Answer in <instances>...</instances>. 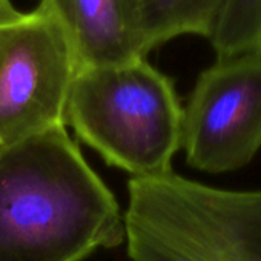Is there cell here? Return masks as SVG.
Masks as SVG:
<instances>
[{"label": "cell", "instance_id": "cell-9", "mask_svg": "<svg viewBox=\"0 0 261 261\" xmlns=\"http://www.w3.org/2000/svg\"><path fill=\"white\" fill-rule=\"evenodd\" d=\"M17 10H14L11 0H0V19L2 17H7L13 13H16Z\"/></svg>", "mask_w": 261, "mask_h": 261}, {"label": "cell", "instance_id": "cell-2", "mask_svg": "<svg viewBox=\"0 0 261 261\" xmlns=\"http://www.w3.org/2000/svg\"><path fill=\"white\" fill-rule=\"evenodd\" d=\"M133 261H261V189L209 186L175 172L127 181Z\"/></svg>", "mask_w": 261, "mask_h": 261}, {"label": "cell", "instance_id": "cell-4", "mask_svg": "<svg viewBox=\"0 0 261 261\" xmlns=\"http://www.w3.org/2000/svg\"><path fill=\"white\" fill-rule=\"evenodd\" d=\"M77 72L69 39L45 4L0 19V148L66 124Z\"/></svg>", "mask_w": 261, "mask_h": 261}, {"label": "cell", "instance_id": "cell-6", "mask_svg": "<svg viewBox=\"0 0 261 261\" xmlns=\"http://www.w3.org/2000/svg\"><path fill=\"white\" fill-rule=\"evenodd\" d=\"M62 23L80 69L146 59L133 0H40Z\"/></svg>", "mask_w": 261, "mask_h": 261}, {"label": "cell", "instance_id": "cell-3", "mask_svg": "<svg viewBox=\"0 0 261 261\" xmlns=\"http://www.w3.org/2000/svg\"><path fill=\"white\" fill-rule=\"evenodd\" d=\"M66 123L109 166L133 178L174 172L183 106L172 80L146 59L80 69L69 92Z\"/></svg>", "mask_w": 261, "mask_h": 261}, {"label": "cell", "instance_id": "cell-1", "mask_svg": "<svg viewBox=\"0 0 261 261\" xmlns=\"http://www.w3.org/2000/svg\"><path fill=\"white\" fill-rule=\"evenodd\" d=\"M123 240L114 194L65 124L0 148V261H83Z\"/></svg>", "mask_w": 261, "mask_h": 261}, {"label": "cell", "instance_id": "cell-7", "mask_svg": "<svg viewBox=\"0 0 261 261\" xmlns=\"http://www.w3.org/2000/svg\"><path fill=\"white\" fill-rule=\"evenodd\" d=\"M224 0H133L139 28L151 53L181 37H209Z\"/></svg>", "mask_w": 261, "mask_h": 261}, {"label": "cell", "instance_id": "cell-5", "mask_svg": "<svg viewBox=\"0 0 261 261\" xmlns=\"http://www.w3.org/2000/svg\"><path fill=\"white\" fill-rule=\"evenodd\" d=\"M181 148L191 168L233 172L261 149V56L217 59L183 108Z\"/></svg>", "mask_w": 261, "mask_h": 261}, {"label": "cell", "instance_id": "cell-8", "mask_svg": "<svg viewBox=\"0 0 261 261\" xmlns=\"http://www.w3.org/2000/svg\"><path fill=\"white\" fill-rule=\"evenodd\" d=\"M207 39L217 59L261 56V0H224Z\"/></svg>", "mask_w": 261, "mask_h": 261}]
</instances>
